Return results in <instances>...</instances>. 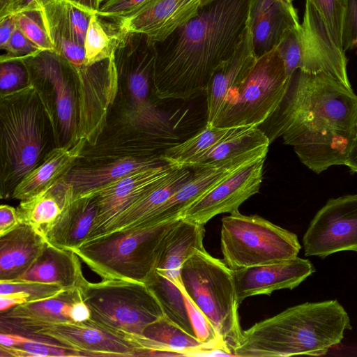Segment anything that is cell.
Wrapping results in <instances>:
<instances>
[{
    "label": "cell",
    "instance_id": "cell-17",
    "mask_svg": "<svg viewBox=\"0 0 357 357\" xmlns=\"http://www.w3.org/2000/svg\"><path fill=\"white\" fill-rule=\"evenodd\" d=\"M54 52L75 67L86 63L84 42L92 13L68 0L42 7Z\"/></svg>",
    "mask_w": 357,
    "mask_h": 357
},
{
    "label": "cell",
    "instance_id": "cell-34",
    "mask_svg": "<svg viewBox=\"0 0 357 357\" xmlns=\"http://www.w3.org/2000/svg\"><path fill=\"white\" fill-rule=\"evenodd\" d=\"M234 128H220L206 123L202 130L190 138L167 148L160 157L172 167H190Z\"/></svg>",
    "mask_w": 357,
    "mask_h": 357
},
{
    "label": "cell",
    "instance_id": "cell-53",
    "mask_svg": "<svg viewBox=\"0 0 357 357\" xmlns=\"http://www.w3.org/2000/svg\"><path fill=\"white\" fill-rule=\"evenodd\" d=\"M199 6L202 7L204 5H206L215 0H199Z\"/></svg>",
    "mask_w": 357,
    "mask_h": 357
},
{
    "label": "cell",
    "instance_id": "cell-47",
    "mask_svg": "<svg viewBox=\"0 0 357 357\" xmlns=\"http://www.w3.org/2000/svg\"><path fill=\"white\" fill-rule=\"evenodd\" d=\"M17 29L15 14L0 17V48L2 50Z\"/></svg>",
    "mask_w": 357,
    "mask_h": 357
},
{
    "label": "cell",
    "instance_id": "cell-52",
    "mask_svg": "<svg viewBox=\"0 0 357 357\" xmlns=\"http://www.w3.org/2000/svg\"><path fill=\"white\" fill-rule=\"evenodd\" d=\"M285 5H287L288 7L294 8L293 5V1L294 0H281Z\"/></svg>",
    "mask_w": 357,
    "mask_h": 357
},
{
    "label": "cell",
    "instance_id": "cell-29",
    "mask_svg": "<svg viewBox=\"0 0 357 357\" xmlns=\"http://www.w3.org/2000/svg\"><path fill=\"white\" fill-rule=\"evenodd\" d=\"M204 225L181 218L165 238L156 271L176 286L181 284L180 271L183 263L197 251L205 250Z\"/></svg>",
    "mask_w": 357,
    "mask_h": 357
},
{
    "label": "cell",
    "instance_id": "cell-18",
    "mask_svg": "<svg viewBox=\"0 0 357 357\" xmlns=\"http://www.w3.org/2000/svg\"><path fill=\"white\" fill-rule=\"evenodd\" d=\"M315 271L309 259L295 257L276 263L232 271L237 301L271 294L283 289H293Z\"/></svg>",
    "mask_w": 357,
    "mask_h": 357
},
{
    "label": "cell",
    "instance_id": "cell-36",
    "mask_svg": "<svg viewBox=\"0 0 357 357\" xmlns=\"http://www.w3.org/2000/svg\"><path fill=\"white\" fill-rule=\"evenodd\" d=\"M146 284L159 301L165 315L185 331L196 336L180 288L157 271Z\"/></svg>",
    "mask_w": 357,
    "mask_h": 357
},
{
    "label": "cell",
    "instance_id": "cell-11",
    "mask_svg": "<svg viewBox=\"0 0 357 357\" xmlns=\"http://www.w3.org/2000/svg\"><path fill=\"white\" fill-rule=\"evenodd\" d=\"M284 62L275 47L257 57L241 86L231 93L213 126L249 127L264 123L276 111L290 84Z\"/></svg>",
    "mask_w": 357,
    "mask_h": 357
},
{
    "label": "cell",
    "instance_id": "cell-8",
    "mask_svg": "<svg viewBox=\"0 0 357 357\" xmlns=\"http://www.w3.org/2000/svg\"><path fill=\"white\" fill-rule=\"evenodd\" d=\"M79 290L91 311L89 321L123 338L142 335L148 325L165 315L159 301L143 282L123 279L86 280Z\"/></svg>",
    "mask_w": 357,
    "mask_h": 357
},
{
    "label": "cell",
    "instance_id": "cell-35",
    "mask_svg": "<svg viewBox=\"0 0 357 357\" xmlns=\"http://www.w3.org/2000/svg\"><path fill=\"white\" fill-rule=\"evenodd\" d=\"M1 357H81L71 349L47 340L0 333Z\"/></svg>",
    "mask_w": 357,
    "mask_h": 357
},
{
    "label": "cell",
    "instance_id": "cell-31",
    "mask_svg": "<svg viewBox=\"0 0 357 357\" xmlns=\"http://www.w3.org/2000/svg\"><path fill=\"white\" fill-rule=\"evenodd\" d=\"M73 200V188L63 177L36 195L20 201L17 208L19 221L31 225L43 234Z\"/></svg>",
    "mask_w": 357,
    "mask_h": 357
},
{
    "label": "cell",
    "instance_id": "cell-7",
    "mask_svg": "<svg viewBox=\"0 0 357 357\" xmlns=\"http://www.w3.org/2000/svg\"><path fill=\"white\" fill-rule=\"evenodd\" d=\"M182 293L208 319L231 356L243 337L232 271L222 260L198 250L180 271Z\"/></svg>",
    "mask_w": 357,
    "mask_h": 357
},
{
    "label": "cell",
    "instance_id": "cell-30",
    "mask_svg": "<svg viewBox=\"0 0 357 357\" xmlns=\"http://www.w3.org/2000/svg\"><path fill=\"white\" fill-rule=\"evenodd\" d=\"M192 173L190 167H174L166 178L113 220L98 237L137 227L146 220L190 178Z\"/></svg>",
    "mask_w": 357,
    "mask_h": 357
},
{
    "label": "cell",
    "instance_id": "cell-12",
    "mask_svg": "<svg viewBox=\"0 0 357 357\" xmlns=\"http://www.w3.org/2000/svg\"><path fill=\"white\" fill-rule=\"evenodd\" d=\"M303 244L305 255L321 258L357 252V194L329 199L310 222Z\"/></svg>",
    "mask_w": 357,
    "mask_h": 357
},
{
    "label": "cell",
    "instance_id": "cell-20",
    "mask_svg": "<svg viewBox=\"0 0 357 357\" xmlns=\"http://www.w3.org/2000/svg\"><path fill=\"white\" fill-rule=\"evenodd\" d=\"M124 338L139 349L137 357L197 356L222 353L216 346L201 342L196 336L185 331L166 315L148 325L142 335H126Z\"/></svg>",
    "mask_w": 357,
    "mask_h": 357
},
{
    "label": "cell",
    "instance_id": "cell-51",
    "mask_svg": "<svg viewBox=\"0 0 357 357\" xmlns=\"http://www.w3.org/2000/svg\"><path fill=\"white\" fill-rule=\"evenodd\" d=\"M79 7L90 11L92 13H96L100 7V0H68Z\"/></svg>",
    "mask_w": 357,
    "mask_h": 357
},
{
    "label": "cell",
    "instance_id": "cell-10",
    "mask_svg": "<svg viewBox=\"0 0 357 357\" xmlns=\"http://www.w3.org/2000/svg\"><path fill=\"white\" fill-rule=\"evenodd\" d=\"M220 245L222 261L231 271L291 259L301 248L294 233L238 210L222 219Z\"/></svg>",
    "mask_w": 357,
    "mask_h": 357
},
{
    "label": "cell",
    "instance_id": "cell-56",
    "mask_svg": "<svg viewBox=\"0 0 357 357\" xmlns=\"http://www.w3.org/2000/svg\"><path fill=\"white\" fill-rule=\"evenodd\" d=\"M100 1H101V2H102L103 0H100Z\"/></svg>",
    "mask_w": 357,
    "mask_h": 357
},
{
    "label": "cell",
    "instance_id": "cell-46",
    "mask_svg": "<svg viewBox=\"0 0 357 357\" xmlns=\"http://www.w3.org/2000/svg\"><path fill=\"white\" fill-rule=\"evenodd\" d=\"M20 223L17 208L7 204L0 206V236L10 231Z\"/></svg>",
    "mask_w": 357,
    "mask_h": 357
},
{
    "label": "cell",
    "instance_id": "cell-25",
    "mask_svg": "<svg viewBox=\"0 0 357 357\" xmlns=\"http://www.w3.org/2000/svg\"><path fill=\"white\" fill-rule=\"evenodd\" d=\"M47 241L35 228L20 223L0 236V281H13L28 271L42 253Z\"/></svg>",
    "mask_w": 357,
    "mask_h": 357
},
{
    "label": "cell",
    "instance_id": "cell-3",
    "mask_svg": "<svg viewBox=\"0 0 357 357\" xmlns=\"http://www.w3.org/2000/svg\"><path fill=\"white\" fill-rule=\"evenodd\" d=\"M118 90L98 146L112 158H140L170 146L167 118L152 100L155 43L128 32L114 54Z\"/></svg>",
    "mask_w": 357,
    "mask_h": 357
},
{
    "label": "cell",
    "instance_id": "cell-22",
    "mask_svg": "<svg viewBox=\"0 0 357 357\" xmlns=\"http://www.w3.org/2000/svg\"><path fill=\"white\" fill-rule=\"evenodd\" d=\"M257 59L248 24L235 51L216 69L206 89V124L213 126L227 98L243 83Z\"/></svg>",
    "mask_w": 357,
    "mask_h": 357
},
{
    "label": "cell",
    "instance_id": "cell-23",
    "mask_svg": "<svg viewBox=\"0 0 357 357\" xmlns=\"http://www.w3.org/2000/svg\"><path fill=\"white\" fill-rule=\"evenodd\" d=\"M248 24L259 57L276 47L284 33L300 22L296 8L281 0H252Z\"/></svg>",
    "mask_w": 357,
    "mask_h": 357
},
{
    "label": "cell",
    "instance_id": "cell-15",
    "mask_svg": "<svg viewBox=\"0 0 357 357\" xmlns=\"http://www.w3.org/2000/svg\"><path fill=\"white\" fill-rule=\"evenodd\" d=\"M174 168L164 163L141 169L82 195H95L98 204V214L86 241L98 237L113 220L166 178Z\"/></svg>",
    "mask_w": 357,
    "mask_h": 357
},
{
    "label": "cell",
    "instance_id": "cell-44",
    "mask_svg": "<svg viewBox=\"0 0 357 357\" xmlns=\"http://www.w3.org/2000/svg\"><path fill=\"white\" fill-rule=\"evenodd\" d=\"M356 47H357V0H347L343 29V49L347 51Z\"/></svg>",
    "mask_w": 357,
    "mask_h": 357
},
{
    "label": "cell",
    "instance_id": "cell-24",
    "mask_svg": "<svg viewBox=\"0 0 357 357\" xmlns=\"http://www.w3.org/2000/svg\"><path fill=\"white\" fill-rule=\"evenodd\" d=\"M97 214L95 195L79 197L63 208L43 235L48 243L73 251L88 239Z\"/></svg>",
    "mask_w": 357,
    "mask_h": 357
},
{
    "label": "cell",
    "instance_id": "cell-27",
    "mask_svg": "<svg viewBox=\"0 0 357 357\" xmlns=\"http://www.w3.org/2000/svg\"><path fill=\"white\" fill-rule=\"evenodd\" d=\"M86 142L80 139L72 146L53 148L15 187L12 199H26L66 176L81 157Z\"/></svg>",
    "mask_w": 357,
    "mask_h": 357
},
{
    "label": "cell",
    "instance_id": "cell-45",
    "mask_svg": "<svg viewBox=\"0 0 357 357\" xmlns=\"http://www.w3.org/2000/svg\"><path fill=\"white\" fill-rule=\"evenodd\" d=\"M54 0H6L0 6V17L19 12L40 8Z\"/></svg>",
    "mask_w": 357,
    "mask_h": 357
},
{
    "label": "cell",
    "instance_id": "cell-19",
    "mask_svg": "<svg viewBox=\"0 0 357 357\" xmlns=\"http://www.w3.org/2000/svg\"><path fill=\"white\" fill-rule=\"evenodd\" d=\"M199 0H151L132 15L121 19L126 32L145 35L160 43L196 15Z\"/></svg>",
    "mask_w": 357,
    "mask_h": 357
},
{
    "label": "cell",
    "instance_id": "cell-28",
    "mask_svg": "<svg viewBox=\"0 0 357 357\" xmlns=\"http://www.w3.org/2000/svg\"><path fill=\"white\" fill-rule=\"evenodd\" d=\"M166 163L160 157L121 158L93 165H75L64 178L74 192V199L132 172Z\"/></svg>",
    "mask_w": 357,
    "mask_h": 357
},
{
    "label": "cell",
    "instance_id": "cell-54",
    "mask_svg": "<svg viewBox=\"0 0 357 357\" xmlns=\"http://www.w3.org/2000/svg\"><path fill=\"white\" fill-rule=\"evenodd\" d=\"M6 0H0V6H2Z\"/></svg>",
    "mask_w": 357,
    "mask_h": 357
},
{
    "label": "cell",
    "instance_id": "cell-49",
    "mask_svg": "<svg viewBox=\"0 0 357 357\" xmlns=\"http://www.w3.org/2000/svg\"><path fill=\"white\" fill-rule=\"evenodd\" d=\"M70 318L75 322H84L91 319V311L88 305L81 298L72 305Z\"/></svg>",
    "mask_w": 357,
    "mask_h": 357
},
{
    "label": "cell",
    "instance_id": "cell-42",
    "mask_svg": "<svg viewBox=\"0 0 357 357\" xmlns=\"http://www.w3.org/2000/svg\"><path fill=\"white\" fill-rule=\"evenodd\" d=\"M151 0H103L96 13L122 19L135 13Z\"/></svg>",
    "mask_w": 357,
    "mask_h": 357
},
{
    "label": "cell",
    "instance_id": "cell-40",
    "mask_svg": "<svg viewBox=\"0 0 357 357\" xmlns=\"http://www.w3.org/2000/svg\"><path fill=\"white\" fill-rule=\"evenodd\" d=\"M29 85V73L22 59L0 58V94L14 92Z\"/></svg>",
    "mask_w": 357,
    "mask_h": 357
},
{
    "label": "cell",
    "instance_id": "cell-1",
    "mask_svg": "<svg viewBox=\"0 0 357 357\" xmlns=\"http://www.w3.org/2000/svg\"><path fill=\"white\" fill-rule=\"evenodd\" d=\"M266 122L264 132L271 143L282 137L300 161L319 174L344 165L356 137L357 95L329 75L297 70L280 105Z\"/></svg>",
    "mask_w": 357,
    "mask_h": 357
},
{
    "label": "cell",
    "instance_id": "cell-43",
    "mask_svg": "<svg viewBox=\"0 0 357 357\" xmlns=\"http://www.w3.org/2000/svg\"><path fill=\"white\" fill-rule=\"evenodd\" d=\"M2 50L5 51V54H2L0 58L23 59L42 50L17 28Z\"/></svg>",
    "mask_w": 357,
    "mask_h": 357
},
{
    "label": "cell",
    "instance_id": "cell-9",
    "mask_svg": "<svg viewBox=\"0 0 357 357\" xmlns=\"http://www.w3.org/2000/svg\"><path fill=\"white\" fill-rule=\"evenodd\" d=\"M22 59L29 73L30 85L51 123L56 147L74 145L79 140L75 66L52 50H40Z\"/></svg>",
    "mask_w": 357,
    "mask_h": 357
},
{
    "label": "cell",
    "instance_id": "cell-5",
    "mask_svg": "<svg viewBox=\"0 0 357 357\" xmlns=\"http://www.w3.org/2000/svg\"><path fill=\"white\" fill-rule=\"evenodd\" d=\"M56 147L51 123L34 89L0 94V196L11 198L20 181Z\"/></svg>",
    "mask_w": 357,
    "mask_h": 357
},
{
    "label": "cell",
    "instance_id": "cell-16",
    "mask_svg": "<svg viewBox=\"0 0 357 357\" xmlns=\"http://www.w3.org/2000/svg\"><path fill=\"white\" fill-rule=\"evenodd\" d=\"M300 30L303 52L300 70L326 73L352 89L345 51L334 42L319 13L309 0H305Z\"/></svg>",
    "mask_w": 357,
    "mask_h": 357
},
{
    "label": "cell",
    "instance_id": "cell-39",
    "mask_svg": "<svg viewBox=\"0 0 357 357\" xmlns=\"http://www.w3.org/2000/svg\"><path fill=\"white\" fill-rule=\"evenodd\" d=\"M300 24L287 30L276 46L289 77H291L296 70L301 69L302 64Z\"/></svg>",
    "mask_w": 357,
    "mask_h": 357
},
{
    "label": "cell",
    "instance_id": "cell-21",
    "mask_svg": "<svg viewBox=\"0 0 357 357\" xmlns=\"http://www.w3.org/2000/svg\"><path fill=\"white\" fill-rule=\"evenodd\" d=\"M81 298L79 288H76L50 298L16 305L1 312L0 333L25 335L43 326L73 321L72 305Z\"/></svg>",
    "mask_w": 357,
    "mask_h": 357
},
{
    "label": "cell",
    "instance_id": "cell-50",
    "mask_svg": "<svg viewBox=\"0 0 357 357\" xmlns=\"http://www.w3.org/2000/svg\"><path fill=\"white\" fill-rule=\"evenodd\" d=\"M344 165L348 167L351 172L357 173V136L352 142Z\"/></svg>",
    "mask_w": 357,
    "mask_h": 357
},
{
    "label": "cell",
    "instance_id": "cell-38",
    "mask_svg": "<svg viewBox=\"0 0 357 357\" xmlns=\"http://www.w3.org/2000/svg\"><path fill=\"white\" fill-rule=\"evenodd\" d=\"M309 1L319 13L334 42L344 50L343 29L347 0Z\"/></svg>",
    "mask_w": 357,
    "mask_h": 357
},
{
    "label": "cell",
    "instance_id": "cell-33",
    "mask_svg": "<svg viewBox=\"0 0 357 357\" xmlns=\"http://www.w3.org/2000/svg\"><path fill=\"white\" fill-rule=\"evenodd\" d=\"M128 33L123 29L121 19L93 13L84 42L86 63L112 57Z\"/></svg>",
    "mask_w": 357,
    "mask_h": 357
},
{
    "label": "cell",
    "instance_id": "cell-4",
    "mask_svg": "<svg viewBox=\"0 0 357 357\" xmlns=\"http://www.w3.org/2000/svg\"><path fill=\"white\" fill-rule=\"evenodd\" d=\"M351 328L337 300L304 303L243 331L233 353L242 357L323 356Z\"/></svg>",
    "mask_w": 357,
    "mask_h": 357
},
{
    "label": "cell",
    "instance_id": "cell-6",
    "mask_svg": "<svg viewBox=\"0 0 357 357\" xmlns=\"http://www.w3.org/2000/svg\"><path fill=\"white\" fill-rule=\"evenodd\" d=\"M180 219L107 234L84 242L73 251L102 279L146 284L156 271L165 238Z\"/></svg>",
    "mask_w": 357,
    "mask_h": 357
},
{
    "label": "cell",
    "instance_id": "cell-32",
    "mask_svg": "<svg viewBox=\"0 0 357 357\" xmlns=\"http://www.w3.org/2000/svg\"><path fill=\"white\" fill-rule=\"evenodd\" d=\"M270 144L267 135L259 127H234L190 168L220 166L248 152L269 146Z\"/></svg>",
    "mask_w": 357,
    "mask_h": 357
},
{
    "label": "cell",
    "instance_id": "cell-26",
    "mask_svg": "<svg viewBox=\"0 0 357 357\" xmlns=\"http://www.w3.org/2000/svg\"><path fill=\"white\" fill-rule=\"evenodd\" d=\"M80 261L74 251L47 242L34 264L15 280L52 284L64 289L79 288L86 281Z\"/></svg>",
    "mask_w": 357,
    "mask_h": 357
},
{
    "label": "cell",
    "instance_id": "cell-37",
    "mask_svg": "<svg viewBox=\"0 0 357 357\" xmlns=\"http://www.w3.org/2000/svg\"><path fill=\"white\" fill-rule=\"evenodd\" d=\"M17 28L42 50L54 51L42 8L15 14Z\"/></svg>",
    "mask_w": 357,
    "mask_h": 357
},
{
    "label": "cell",
    "instance_id": "cell-41",
    "mask_svg": "<svg viewBox=\"0 0 357 357\" xmlns=\"http://www.w3.org/2000/svg\"><path fill=\"white\" fill-rule=\"evenodd\" d=\"M66 289L59 286L33 281H0V295L22 292L29 302L54 297Z\"/></svg>",
    "mask_w": 357,
    "mask_h": 357
},
{
    "label": "cell",
    "instance_id": "cell-2",
    "mask_svg": "<svg viewBox=\"0 0 357 357\" xmlns=\"http://www.w3.org/2000/svg\"><path fill=\"white\" fill-rule=\"evenodd\" d=\"M252 0H215L165 40L155 43L153 94L187 100L206 91L216 69L234 53Z\"/></svg>",
    "mask_w": 357,
    "mask_h": 357
},
{
    "label": "cell",
    "instance_id": "cell-48",
    "mask_svg": "<svg viewBox=\"0 0 357 357\" xmlns=\"http://www.w3.org/2000/svg\"><path fill=\"white\" fill-rule=\"evenodd\" d=\"M28 302V296L22 292L0 295V311L1 312Z\"/></svg>",
    "mask_w": 357,
    "mask_h": 357
},
{
    "label": "cell",
    "instance_id": "cell-14",
    "mask_svg": "<svg viewBox=\"0 0 357 357\" xmlns=\"http://www.w3.org/2000/svg\"><path fill=\"white\" fill-rule=\"evenodd\" d=\"M59 344L82 356L137 357L139 349L123 337L94 325L65 321L36 328L26 335Z\"/></svg>",
    "mask_w": 357,
    "mask_h": 357
},
{
    "label": "cell",
    "instance_id": "cell-13",
    "mask_svg": "<svg viewBox=\"0 0 357 357\" xmlns=\"http://www.w3.org/2000/svg\"><path fill=\"white\" fill-rule=\"evenodd\" d=\"M265 158L241 167L211 188L181 215V218L205 225L214 216L232 213L259 192Z\"/></svg>",
    "mask_w": 357,
    "mask_h": 357
},
{
    "label": "cell",
    "instance_id": "cell-55",
    "mask_svg": "<svg viewBox=\"0 0 357 357\" xmlns=\"http://www.w3.org/2000/svg\"><path fill=\"white\" fill-rule=\"evenodd\" d=\"M356 136H357V126H356Z\"/></svg>",
    "mask_w": 357,
    "mask_h": 357
}]
</instances>
